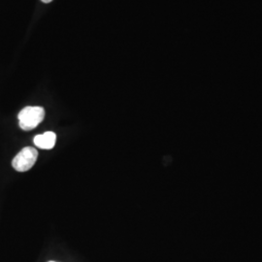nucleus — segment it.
Returning a JSON list of instances; mask_svg holds the SVG:
<instances>
[{"mask_svg": "<svg viewBox=\"0 0 262 262\" xmlns=\"http://www.w3.org/2000/svg\"><path fill=\"white\" fill-rule=\"evenodd\" d=\"M49 262H56V261H49Z\"/></svg>", "mask_w": 262, "mask_h": 262, "instance_id": "nucleus-5", "label": "nucleus"}, {"mask_svg": "<svg viewBox=\"0 0 262 262\" xmlns=\"http://www.w3.org/2000/svg\"><path fill=\"white\" fill-rule=\"evenodd\" d=\"M37 159L38 150L32 147H26L14 158L12 166L18 172H27L34 166Z\"/></svg>", "mask_w": 262, "mask_h": 262, "instance_id": "nucleus-2", "label": "nucleus"}, {"mask_svg": "<svg viewBox=\"0 0 262 262\" xmlns=\"http://www.w3.org/2000/svg\"><path fill=\"white\" fill-rule=\"evenodd\" d=\"M18 119L23 130H32L44 121L45 110L40 106H28L19 113Z\"/></svg>", "mask_w": 262, "mask_h": 262, "instance_id": "nucleus-1", "label": "nucleus"}, {"mask_svg": "<svg viewBox=\"0 0 262 262\" xmlns=\"http://www.w3.org/2000/svg\"><path fill=\"white\" fill-rule=\"evenodd\" d=\"M42 2H44V3H50V2H52L53 0H41Z\"/></svg>", "mask_w": 262, "mask_h": 262, "instance_id": "nucleus-4", "label": "nucleus"}, {"mask_svg": "<svg viewBox=\"0 0 262 262\" xmlns=\"http://www.w3.org/2000/svg\"><path fill=\"white\" fill-rule=\"evenodd\" d=\"M34 145L43 150H52L56 142V135L53 131H47L44 134H39L34 137Z\"/></svg>", "mask_w": 262, "mask_h": 262, "instance_id": "nucleus-3", "label": "nucleus"}]
</instances>
